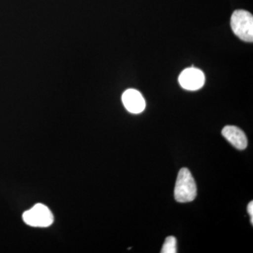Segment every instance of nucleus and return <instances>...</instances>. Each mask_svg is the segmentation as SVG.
I'll return each mask as SVG.
<instances>
[{"instance_id": "f257e3e1", "label": "nucleus", "mask_w": 253, "mask_h": 253, "mask_svg": "<svg viewBox=\"0 0 253 253\" xmlns=\"http://www.w3.org/2000/svg\"><path fill=\"white\" fill-rule=\"evenodd\" d=\"M197 195V187L192 174L187 168H182L176 178L174 199L179 203L194 201Z\"/></svg>"}, {"instance_id": "f03ea898", "label": "nucleus", "mask_w": 253, "mask_h": 253, "mask_svg": "<svg viewBox=\"0 0 253 253\" xmlns=\"http://www.w3.org/2000/svg\"><path fill=\"white\" fill-rule=\"evenodd\" d=\"M231 26L236 36L243 41L253 42V16L245 10H236L231 18Z\"/></svg>"}, {"instance_id": "7ed1b4c3", "label": "nucleus", "mask_w": 253, "mask_h": 253, "mask_svg": "<svg viewBox=\"0 0 253 253\" xmlns=\"http://www.w3.org/2000/svg\"><path fill=\"white\" fill-rule=\"evenodd\" d=\"M23 219L26 224L33 227H48L54 222V216L49 208L38 204L23 213Z\"/></svg>"}, {"instance_id": "20e7f679", "label": "nucleus", "mask_w": 253, "mask_h": 253, "mask_svg": "<svg viewBox=\"0 0 253 253\" xmlns=\"http://www.w3.org/2000/svg\"><path fill=\"white\" fill-rule=\"evenodd\" d=\"M205 81L204 72L194 67L186 68L179 76V84L186 90H199L204 86Z\"/></svg>"}, {"instance_id": "39448f33", "label": "nucleus", "mask_w": 253, "mask_h": 253, "mask_svg": "<svg viewBox=\"0 0 253 253\" xmlns=\"http://www.w3.org/2000/svg\"><path fill=\"white\" fill-rule=\"evenodd\" d=\"M123 104L129 112L138 114L144 111L146 107L144 98L139 91L134 89H127L123 93Z\"/></svg>"}, {"instance_id": "423d86ee", "label": "nucleus", "mask_w": 253, "mask_h": 253, "mask_svg": "<svg viewBox=\"0 0 253 253\" xmlns=\"http://www.w3.org/2000/svg\"><path fill=\"white\" fill-rule=\"evenodd\" d=\"M221 134L236 149L244 150L247 147V137L244 131L241 130L238 126H224V129L221 131Z\"/></svg>"}, {"instance_id": "0eeeda50", "label": "nucleus", "mask_w": 253, "mask_h": 253, "mask_svg": "<svg viewBox=\"0 0 253 253\" xmlns=\"http://www.w3.org/2000/svg\"><path fill=\"white\" fill-rule=\"evenodd\" d=\"M177 252L176 249V239L174 236H169L166 238L163 244L162 253H176Z\"/></svg>"}, {"instance_id": "6e6552de", "label": "nucleus", "mask_w": 253, "mask_h": 253, "mask_svg": "<svg viewBox=\"0 0 253 253\" xmlns=\"http://www.w3.org/2000/svg\"><path fill=\"white\" fill-rule=\"evenodd\" d=\"M248 212H249L250 217H251V224H253V201L249 203L247 208Z\"/></svg>"}]
</instances>
